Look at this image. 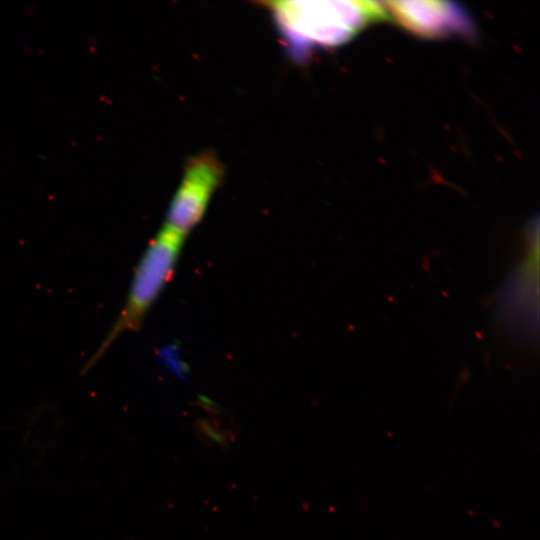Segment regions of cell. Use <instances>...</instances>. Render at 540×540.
Here are the masks:
<instances>
[{"label": "cell", "instance_id": "obj_2", "mask_svg": "<svg viewBox=\"0 0 540 540\" xmlns=\"http://www.w3.org/2000/svg\"><path fill=\"white\" fill-rule=\"evenodd\" d=\"M183 239L163 228L149 243L137 265L123 309L110 331L84 365L88 372L123 334L136 330L171 278Z\"/></svg>", "mask_w": 540, "mask_h": 540}, {"label": "cell", "instance_id": "obj_3", "mask_svg": "<svg viewBox=\"0 0 540 540\" xmlns=\"http://www.w3.org/2000/svg\"><path fill=\"white\" fill-rule=\"evenodd\" d=\"M222 176L221 163L210 152L188 160L163 228L184 239L204 215Z\"/></svg>", "mask_w": 540, "mask_h": 540}, {"label": "cell", "instance_id": "obj_5", "mask_svg": "<svg viewBox=\"0 0 540 540\" xmlns=\"http://www.w3.org/2000/svg\"><path fill=\"white\" fill-rule=\"evenodd\" d=\"M200 431L202 432L204 438L211 443L217 444L221 447H227L229 445L230 440L226 431L222 432L215 429L205 421L200 424Z\"/></svg>", "mask_w": 540, "mask_h": 540}, {"label": "cell", "instance_id": "obj_1", "mask_svg": "<svg viewBox=\"0 0 540 540\" xmlns=\"http://www.w3.org/2000/svg\"><path fill=\"white\" fill-rule=\"evenodd\" d=\"M266 5L285 40L296 49L341 45L387 17L384 6L375 1L284 0Z\"/></svg>", "mask_w": 540, "mask_h": 540}, {"label": "cell", "instance_id": "obj_4", "mask_svg": "<svg viewBox=\"0 0 540 540\" xmlns=\"http://www.w3.org/2000/svg\"><path fill=\"white\" fill-rule=\"evenodd\" d=\"M383 5L387 16L392 17L405 30L423 38L469 32L467 15L449 1H389Z\"/></svg>", "mask_w": 540, "mask_h": 540}]
</instances>
